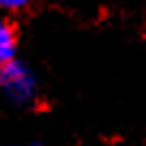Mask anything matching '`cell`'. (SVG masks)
<instances>
[{
    "label": "cell",
    "mask_w": 146,
    "mask_h": 146,
    "mask_svg": "<svg viewBox=\"0 0 146 146\" xmlns=\"http://www.w3.org/2000/svg\"><path fill=\"white\" fill-rule=\"evenodd\" d=\"M17 56V35L13 24L0 17V67L9 64Z\"/></svg>",
    "instance_id": "cell-2"
},
{
    "label": "cell",
    "mask_w": 146,
    "mask_h": 146,
    "mask_svg": "<svg viewBox=\"0 0 146 146\" xmlns=\"http://www.w3.org/2000/svg\"><path fill=\"white\" fill-rule=\"evenodd\" d=\"M30 5H32V0H0V9H2V11H11V13H15V11H24V9H28Z\"/></svg>",
    "instance_id": "cell-3"
},
{
    "label": "cell",
    "mask_w": 146,
    "mask_h": 146,
    "mask_svg": "<svg viewBox=\"0 0 146 146\" xmlns=\"http://www.w3.org/2000/svg\"><path fill=\"white\" fill-rule=\"evenodd\" d=\"M0 90L13 105L28 108L36 101L39 84H36L35 73L15 58L13 62L0 67Z\"/></svg>",
    "instance_id": "cell-1"
}]
</instances>
